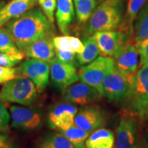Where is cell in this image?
<instances>
[{
    "label": "cell",
    "mask_w": 148,
    "mask_h": 148,
    "mask_svg": "<svg viewBox=\"0 0 148 148\" xmlns=\"http://www.w3.org/2000/svg\"><path fill=\"white\" fill-rule=\"evenodd\" d=\"M4 26L22 52L32 42L53 35L54 31L53 23L38 7L8 21Z\"/></svg>",
    "instance_id": "obj_1"
},
{
    "label": "cell",
    "mask_w": 148,
    "mask_h": 148,
    "mask_svg": "<svg viewBox=\"0 0 148 148\" xmlns=\"http://www.w3.org/2000/svg\"><path fill=\"white\" fill-rule=\"evenodd\" d=\"M123 5L121 0H106L96 7L88 18L85 29L86 36L97 32L110 31L121 27Z\"/></svg>",
    "instance_id": "obj_2"
},
{
    "label": "cell",
    "mask_w": 148,
    "mask_h": 148,
    "mask_svg": "<svg viewBox=\"0 0 148 148\" xmlns=\"http://www.w3.org/2000/svg\"><path fill=\"white\" fill-rule=\"evenodd\" d=\"M37 97V89L28 77L18 75L5 83L0 90V100L5 102L29 105Z\"/></svg>",
    "instance_id": "obj_3"
},
{
    "label": "cell",
    "mask_w": 148,
    "mask_h": 148,
    "mask_svg": "<svg viewBox=\"0 0 148 148\" xmlns=\"http://www.w3.org/2000/svg\"><path fill=\"white\" fill-rule=\"evenodd\" d=\"M132 84L116 69L113 58L108 57L106 73L102 82L103 97H107L110 101H120L126 99Z\"/></svg>",
    "instance_id": "obj_4"
},
{
    "label": "cell",
    "mask_w": 148,
    "mask_h": 148,
    "mask_svg": "<svg viewBox=\"0 0 148 148\" xmlns=\"http://www.w3.org/2000/svg\"><path fill=\"white\" fill-rule=\"evenodd\" d=\"M132 112L143 118L148 110V64L140 66L133 79L126 98Z\"/></svg>",
    "instance_id": "obj_5"
},
{
    "label": "cell",
    "mask_w": 148,
    "mask_h": 148,
    "mask_svg": "<svg viewBox=\"0 0 148 148\" xmlns=\"http://www.w3.org/2000/svg\"><path fill=\"white\" fill-rule=\"evenodd\" d=\"M19 75L30 79L38 92H42L49 83L50 64L45 61L30 58L23 61L17 68Z\"/></svg>",
    "instance_id": "obj_6"
},
{
    "label": "cell",
    "mask_w": 148,
    "mask_h": 148,
    "mask_svg": "<svg viewBox=\"0 0 148 148\" xmlns=\"http://www.w3.org/2000/svg\"><path fill=\"white\" fill-rule=\"evenodd\" d=\"M138 51L135 45L125 43L113 56L114 66L132 84L138 71Z\"/></svg>",
    "instance_id": "obj_7"
},
{
    "label": "cell",
    "mask_w": 148,
    "mask_h": 148,
    "mask_svg": "<svg viewBox=\"0 0 148 148\" xmlns=\"http://www.w3.org/2000/svg\"><path fill=\"white\" fill-rule=\"evenodd\" d=\"M108 57L99 56L92 62L83 66L78 71L81 82L96 88L103 97L102 82L106 73Z\"/></svg>",
    "instance_id": "obj_8"
},
{
    "label": "cell",
    "mask_w": 148,
    "mask_h": 148,
    "mask_svg": "<svg viewBox=\"0 0 148 148\" xmlns=\"http://www.w3.org/2000/svg\"><path fill=\"white\" fill-rule=\"evenodd\" d=\"M77 112V107L70 102H60L51 107L47 116V123L51 129L58 132L65 130L74 124Z\"/></svg>",
    "instance_id": "obj_9"
},
{
    "label": "cell",
    "mask_w": 148,
    "mask_h": 148,
    "mask_svg": "<svg viewBox=\"0 0 148 148\" xmlns=\"http://www.w3.org/2000/svg\"><path fill=\"white\" fill-rule=\"evenodd\" d=\"M12 126L20 130L30 131L40 128L42 125L41 114L31 108L12 106L10 108Z\"/></svg>",
    "instance_id": "obj_10"
},
{
    "label": "cell",
    "mask_w": 148,
    "mask_h": 148,
    "mask_svg": "<svg viewBox=\"0 0 148 148\" xmlns=\"http://www.w3.org/2000/svg\"><path fill=\"white\" fill-rule=\"evenodd\" d=\"M50 75L53 86L62 90L79 80L75 64L62 62L56 58L50 63Z\"/></svg>",
    "instance_id": "obj_11"
},
{
    "label": "cell",
    "mask_w": 148,
    "mask_h": 148,
    "mask_svg": "<svg viewBox=\"0 0 148 148\" xmlns=\"http://www.w3.org/2000/svg\"><path fill=\"white\" fill-rule=\"evenodd\" d=\"M62 97L72 103L87 105L100 99L101 95L96 88L81 82L70 85L64 89Z\"/></svg>",
    "instance_id": "obj_12"
},
{
    "label": "cell",
    "mask_w": 148,
    "mask_h": 148,
    "mask_svg": "<svg viewBox=\"0 0 148 148\" xmlns=\"http://www.w3.org/2000/svg\"><path fill=\"white\" fill-rule=\"evenodd\" d=\"M101 56L112 57L126 43V35L121 31H102L93 34Z\"/></svg>",
    "instance_id": "obj_13"
},
{
    "label": "cell",
    "mask_w": 148,
    "mask_h": 148,
    "mask_svg": "<svg viewBox=\"0 0 148 148\" xmlns=\"http://www.w3.org/2000/svg\"><path fill=\"white\" fill-rule=\"evenodd\" d=\"M106 123L103 112L95 107H86L77 111L74 124L89 132L102 127Z\"/></svg>",
    "instance_id": "obj_14"
},
{
    "label": "cell",
    "mask_w": 148,
    "mask_h": 148,
    "mask_svg": "<svg viewBox=\"0 0 148 148\" xmlns=\"http://www.w3.org/2000/svg\"><path fill=\"white\" fill-rule=\"evenodd\" d=\"M53 35H48L32 42L23 51L25 56L45 61L50 64L56 58Z\"/></svg>",
    "instance_id": "obj_15"
},
{
    "label": "cell",
    "mask_w": 148,
    "mask_h": 148,
    "mask_svg": "<svg viewBox=\"0 0 148 148\" xmlns=\"http://www.w3.org/2000/svg\"><path fill=\"white\" fill-rule=\"evenodd\" d=\"M38 0H11L0 9V27L35 8Z\"/></svg>",
    "instance_id": "obj_16"
},
{
    "label": "cell",
    "mask_w": 148,
    "mask_h": 148,
    "mask_svg": "<svg viewBox=\"0 0 148 148\" xmlns=\"http://www.w3.org/2000/svg\"><path fill=\"white\" fill-rule=\"evenodd\" d=\"M136 123L132 118L125 117L121 119L116 130L114 148H131L136 142Z\"/></svg>",
    "instance_id": "obj_17"
},
{
    "label": "cell",
    "mask_w": 148,
    "mask_h": 148,
    "mask_svg": "<svg viewBox=\"0 0 148 148\" xmlns=\"http://www.w3.org/2000/svg\"><path fill=\"white\" fill-rule=\"evenodd\" d=\"M75 16L73 0H56V18L58 28L62 34H69V27Z\"/></svg>",
    "instance_id": "obj_18"
},
{
    "label": "cell",
    "mask_w": 148,
    "mask_h": 148,
    "mask_svg": "<svg viewBox=\"0 0 148 148\" xmlns=\"http://www.w3.org/2000/svg\"><path fill=\"white\" fill-rule=\"evenodd\" d=\"M113 132L106 128H98L90 134L85 141L86 148H114Z\"/></svg>",
    "instance_id": "obj_19"
},
{
    "label": "cell",
    "mask_w": 148,
    "mask_h": 148,
    "mask_svg": "<svg viewBox=\"0 0 148 148\" xmlns=\"http://www.w3.org/2000/svg\"><path fill=\"white\" fill-rule=\"evenodd\" d=\"M34 148H74V147L62 133L49 132L37 140Z\"/></svg>",
    "instance_id": "obj_20"
},
{
    "label": "cell",
    "mask_w": 148,
    "mask_h": 148,
    "mask_svg": "<svg viewBox=\"0 0 148 148\" xmlns=\"http://www.w3.org/2000/svg\"><path fill=\"white\" fill-rule=\"evenodd\" d=\"M82 42L84 47V50L82 53L76 56L77 62L80 66L92 62L99 54V47L93 34L83 38Z\"/></svg>",
    "instance_id": "obj_21"
},
{
    "label": "cell",
    "mask_w": 148,
    "mask_h": 148,
    "mask_svg": "<svg viewBox=\"0 0 148 148\" xmlns=\"http://www.w3.org/2000/svg\"><path fill=\"white\" fill-rule=\"evenodd\" d=\"M148 0H128L127 10L125 16H123V23L121 25V32L126 35L132 33L133 23L136 16Z\"/></svg>",
    "instance_id": "obj_22"
},
{
    "label": "cell",
    "mask_w": 148,
    "mask_h": 148,
    "mask_svg": "<svg viewBox=\"0 0 148 148\" xmlns=\"http://www.w3.org/2000/svg\"><path fill=\"white\" fill-rule=\"evenodd\" d=\"M136 16L132 33H134V45L137 46L148 37V1Z\"/></svg>",
    "instance_id": "obj_23"
},
{
    "label": "cell",
    "mask_w": 148,
    "mask_h": 148,
    "mask_svg": "<svg viewBox=\"0 0 148 148\" xmlns=\"http://www.w3.org/2000/svg\"><path fill=\"white\" fill-rule=\"evenodd\" d=\"M0 52L6 53L22 60L25 54L20 51L10 33L6 29L0 27Z\"/></svg>",
    "instance_id": "obj_24"
},
{
    "label": "cell",
    "mask_w": 148,
    "mask_h": 148,
    "mask_svg": "<svg viewBox=\"0 0 148 148\" xmlns=\"http://www.w3.org/2000/svg\"><path fill=\"white\" fill-rule=\"evenodd\" d=\"M75 12L79 23L88 21L97 5V0H73Z\"/></svg>",
    "instance_id": "obj_25"
},
{
    "label": "cell",
    "mask_w": 148,
    "mask_h": 148,
    "mask_svg": "<svg viewBox=\"0 0 148 148\" xmlns=\"http://www.w3.org/2000/svg\"><path fill=\"white\" fill-rule=\"evenodd\" d=\"M62 133L73 145L74 148H77L85 145V141L87 139L90 133L77 125L73 124L65 130L59 132Z\"/></svg>",
    "instance_id": "obj_26"
},
{
    "label": "cell",
    "mask_w": 148,
    "mask_h": 148,
    "mask_svg": "<svg viewBox=\"0 0 148 148\" xmlns=\"http://www.w3.org/2000/svg\"><path fill=\"white\" fill-rule=\"evenodd\" d=\"M40 8L51 23H54V12L56 8V0H38Z\"/></svg>",
    "instance_id": "obj_27"
},
{
    "label": "cell",
    "mask_w": 148,
    "mask_h": 148,
    "mask_svg": "<svg viewBox=\"0 0 148 148\" xmlns=\"http://www.w3.org/2000/svg\"><path fill=\"white\" fill-rule=\"evenodd\" d=\"M18 75L17 69L0 66V84H5Z\"/></svg>",
    "instance_id": "obj_28"
},
{
    "label": "cell",
    "mask_w": 148,
    "mask_h": 148,
    "mask_svg": "<svg viewBox=\"0 0 148 148\" xmlns=\"http://www.w3.org/2000/svg\"><path fill=\"white\" fill-rule=\"evenodd\" d=\"M10 115L4 104L0 101V133L5 132L9 129Z\"/></svg>",
    "instance_id": "obj_29"
},
{
    "label": "cell",
    "mask_w": 148,
    "mask_h": 148,
    "mask_svg": "<svg viewBox=\"0 0 148 148\" xmlns=\"http://www.w3.org/2000/svg\"><path fill=\"white\" fill-rule=\"evenodd\" d=\"M56 58L62 62L75 64L76 53L73 51H62L55 49Z\"/></svg>",
    "instance_id": "obj_30"
},
{
    "label": "cell",
    "mask_w": 148,
    "mask_h": 148,
    "mask_svg": "<svg viewBox=\"0 0 148 148\" xmlns=\"http://www.w3.org/2000/svg\"><path fill=\"white\" fill-rule=\"evenodd\" d=\"M136 47L138 51V55L140 56L139 66L140 67L146 64H148V37L142 40L136 46Z\"/></svg>",
    "instance_id": "obj_31"
},
{
    "label": "cell",
    "mask_w": 148,
    "mask_h": 148,
    "mask_svg": "<svg viewBox=\"0 0 148 148\" xmlns=\"http://www.w3.org/2000/svg\"><path fill=\"white\" fill-rule=\"evenodd\" d=\"M21 60L6 53L0 52V66L12 67L20 63Z\"/></svg>",
    "instance_id": "obj_32"
},
{
    "label": "cell",
    "mask_w": 148,
    "mask_h": 148,
    "mask_svg": "<svg viewBox=\"0 0 148 148\" xmlns=\"http://www.w3.org/2000/svg\"><path fill=\"white\" fill-rule=\"evenodd\" d=\"M70 44H71V47L72 51H74L76 54L81 53L84 50V44L83 42L79 39L78 38L75 36H70Z\"/></svg>",
    "instance_id": "obj_33"
},
{
    "label": "cell",
    "mask_w": 148,
    "mask_h": 148,
    "mask_svg": "<svg viewBox=\"0 0 148 148\" xmlns=\"http://www.w3.org/2000/svg\"><path fill=\"white\" fill-rule=\"evenodd\" d=\"M0 148H16L6 135L0 134Z\"/></svg>",
    "instance_id": "obj_34"
},
{
    "label": "cell",
    "mask_w": 148,
    "mask_h": 148,
    "mask_svg": "<svg viewBox=\"0 0 148 148\" xmlns=\"http://www.w3.org/2000/svg\"><path fill=\"white\" fill-rule=\"evenodd\" d=\"M131 148H148V142L145 139H141L135 142Z\"/></svg>",
    "instance_id": "obj_35"
},
{
    "label": "cell",
    "mask_w": 148,
    "mask_h": 148,
    "mask_svg": "<svg viewBox=\"0 0 148 148\" xmlns=\"http://www.w3.org/2000/svg\"><path fill=\"white\" fill-rule=\"evenodd\" d=\"M5 4V1H2V0H0V9H1L2 7Z\"/></svg>",
    "instance_id": "obj_36"
},
{
    "label": "cell",
    "mask_w": 148,
    "mask_h": 148,
    "mask_svg": "<svg viewBox=\"0 0 148 148\" xmlns=\"http://www.w3.org/2000/svg\"><path fill=\"white\" fill-rule=\"evenodd\" d=\"M77 148H86V146L84 145V146H82V147H77Z\"/></svg>",
    "instance_id": "obj_37"
},
{
    "label": "cell",
    "mask_w": 148,
    "mask_h": 148,
    "mask_svg": "<svg viewBox=\"0 0 148 148\" xmlns=\"http://www.w3.org/2000/svg\"><path fill=\"white\" fill-rule=\"evenodd\" d=\"M99 1H106V0H97Z\"/></svg>",
    "instance_id": "obj_38"
},
{
    "label": "cell",
    "mask_w": 148,
    "mask_h": 148,
    "mask_svg": "<svg viewBox=\"0 0 148 148\" xmlns=\"http://www.w3.org/2000/svg\"><path fill=\"white\" fill-rule=\"evenodd\" d=\"M146 115H147V119H148V110H147V114H146Z\"/></svg>",
    "instance_id": "obj_39"
}]
</instances>
